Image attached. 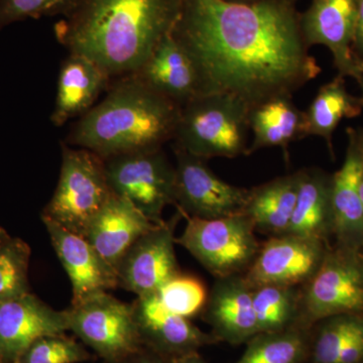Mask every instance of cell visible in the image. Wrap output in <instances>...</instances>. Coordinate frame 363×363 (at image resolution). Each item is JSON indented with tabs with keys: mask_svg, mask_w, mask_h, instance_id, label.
Segmentation results:
<instances>
[{
	"mask_svg": "<svg viewBox=\"0 0 363 363\" xmlns=\"http://www.w3.org/2000/svg\"><path fill=\"white\" fill-rule=\"evenodd\" d=\"M300 18L297 0H183L172 35L192 61L199 96L228 95L250 109L321 73Z\"/></svg>",
	"mask_w": 363,
	"mask_h": 363,
	"instance_id": "cell-1",
	"label": "cell"
},
{
	"mask_svg": "<svg viewBox=\"0 0 363 363\" xmlns=\"http://www.w3.org/2000/svg\"><path fill=\"white\" fill-rule=\"evenodd\" d=\"M183 0H70L55 35L111 78L135 73L172 33Z\"/></svg>",
	"mask_w": 363,
	"mask_h": 363,
	"instance_id": "cell-2",
	"label": "cell"
},
{
	"mask_svg": "<svg viewBox=\"0 0 363 363\" xmlns=\"http://www.w3.org/2000/svg\"><path fill=\"white\" fill-rule=\"evenodd\" d=\"M181 108L135 75L124 76L111 85L100 104L74 124L67 142L104 160L162 149L174 140Z\"/></svg>",
	"mask_w": 363,
	"mask_h": 363,
	"instance_id": "cell-3",
	"label": "cell"
},
{
	"mask_svg": "<svg viewBox=\"0 0 363 363\" xmlns=\"http://www.w3.org/2000/svg\"><path fill=\"white\" fill-rule=\"evenodd\" d=\"M250 107L228 95H201L181 108L176 149L206 160L248 155Z\"/></svg>",
	"mask_w": 363,
	"mask_h": 363,
	"instance_id": "cell-4",
	"label": "cell"
},
{
	"mask_svg": "<svg viewBox=\"0 0 363 363\" xmlns=\"http://www.w3.org/2000/svg\"><path fill=\"white\" fill-rule=\"evenodd\" d=\"M113 194L101 157L62 143L58 184L43 211L42 220L54 222L85 238L91 223Z\"/></svg>",
	"mask_w": 363,
	"mask_h": 363,
	"instance_id": "cell-5",
	"label": "cell"
},
{
	"mask_svg": "<svg viewBox=\"0 0 363 363\" xmlns=\"http://www.w3.org/2000/svg\"><path fill=\"white\" fill-rule=\"evenodd\" d=\"M185 229L176 242L188 250L216 279L247 272L260 245L247 215L217 219L185 217Z\"/></svg>",
	"mask_w": 363,
	"mask_h": 363,
	"instance_id": "cell-6",
	"label": "cell"
},
{
	"mask_svg": "<svg viewBox=\"0 0 363 363\" xmlns=\"http://www.w3.org/2000/svg\"><path fill=\"white\" fill-rule=\"evenodd\" d=\"M69 331L104 362H116L143 348L133 305L107 292L86 298L65 310Z\"/></svg>",
	"mask_w": 363,
	"mask_h": 363,
	"instance_id": "cell-7",
	"label": "cell"
},
{
	"mask_svg": "<svg viewBox=\"0 0 363 363\" xmlns=\"http://www.w3.org/2000/svg\"><path fill=\"white\" fill-rule=\"evenodd\" d=\"M114 194L125 198L154 223L175 204V167L162 149L138 150L104 160Z\"/></svg>",
	"mask_w": 363,
	"mask_h": 363,
	"instance_id": "cell-8",
	"label": "cell"
},
{
	"mask_svg": "<svg viewBox=\"0 0 363 363\" xmlns=\"http://www.w3.org/2000/svg\"><path fill=\"white\" fill-rule=\"evenodd\" d=\"M363 313V259L357 250L327 252L300 297L304 326L337 315Z\"/></svg>",
	"mask_w": 363,
	"mask_h": 363,
	"instance_id": "cell-9",
	"label": "cell"
},
{
	"mask_svg": "<svg viewBox=\"0 0 363 363\" xmlns=\"http://www.w3.org/2000/svg\"><path fill=\"white\" fill-rule=\"evenodd\" d=\"M175 205L183 217L217 219L243 214L248 190L221 180L205 160L176 149Z\"/></svg>",
	"mask_w": 363,
	"mask_h": 363,
	"instance_id": "cell-10",
	"label": "cell"
},
{
	"mask_svg": "<svg viewBox=\"0 0 363 363\" xmlns=\"http://www.w3.org/2000/svg\"><path fill=\"white\" fill-rule=\"evenodd\" d=\"M182 217L178 210L169 221L157 224L131 245L116 269L118 286L143 297L157 294L181 274L175 253V229Z\"/></svg>",
	"mask_w": 363,
	"mask_h": 363,
	"instance_id": "cell-11",
	"label": "cell"
},
{
	"mask_svg": "<svg viewBox=\"0 0 363 363\" xmlns=\"http://www.w3.org/2000/svg\"><path fill=\"white\" fill-rule=\"evenodd\" d=\"M326 253L321 240L292 234L272 236L259 247L245 278L252 289L306 284L321 267Z\"/></svg>",
	"mask_w": 363,
	"mask_h": 363,
	"instance_id": "cell-12",
	"label": "cell"
},
{
	"mask_svg": "<svg viewBox=\"0 0 363 363\" xmlns=\"http://www.w3.org/2000/svg\"><path fill=\"white\" fill-rule=\"evenodd\" d=\"M131 305L143 347L166 359L218 342L213 334L205 333L188 318L169 312L157 294L138 297Z\"/></svg>",
	"mask_w": 363,
	"mask_h": 363,
	"instance_id": "cell-13",
	"label": "cell"
},
{
	"mask_svg": "<svg viewBox=\"0 0 363 363\" xmlns=\"http://www.w3.org/2000/svg\"><path fill=\"white\" fill-rule=\"evenodd\" d=\"M357 0H312L301 13L303 38L308 48L323 45L333 55L339 75L357 78L360 62L353 52Z\"/></svg>",
	"mask_w": 363,
	"mask_h": 363,
	"instance_id": "cell-14",
	"label": "cell"
},
{
	"mask_svg": "<svg viewBox=\"0 0 363 363\" xmlns=\"http://www.w3.org/2000/svg\"><path fill=\"white\" fill-rule=\"evenodd\" d=\"M69 331L66 311H56L32 293L0 302V358L16 363L38 339Z\"/></svg>",
	"mask_w": 363,
	"mask_h": 363,
	"instance_id": "cell-15",
	"label": "cell"
},
{
	"mask_svg": "<svg viewBox=\"0 0 363 363\" xmlns=\"http://www.w3.org/2000/svg\"><path fill=\"white\" fill-rule=\"evenodd\" d=\"M52 247L70 279L72 304L118 286L116 269L107 264L84 236L49 220H43Z\"/></svg>",
	"mask_w": 363,
	"mask_h": 363,
	"instance_id": "cell-16",
	"label": "cell"
},
{
	"mask_svg": "<svg viewBox=\"0 0 363 363\" xmlns=\"http://www.w3.org/2000/svg\"><path fill=\"white\" fill-rule=\"evenodd\" d=\"M202 317L218 342L240 345L259 334L252 289L241 274L216 279Z\"/></svg>",
	"mask_w": 363,
	"mask_h": 363,
	"instance_id": "cell-17",
	"label": "cell"
},
{
	"mask_svg": "<svg viewBox=\"0 0 363 363\" xmlns=\"http://www.w3.org/2000/svg\"><path fill=\"white\" fill-rule=\"evenodd\" d=\"M363 173V138L350 131V145L341 169L331 178L333 229L341 247L363 245V205L360 181Z\"/></svg>",
	"mask_w": 363,
	"mask_h": 363,
	"instance_id": "cell-18",
	"label": "cell"
},
{
	"mask_svg": "<svg viewBox=\"0 0 363 363\" xmlns=\"http://www.w3.org/2000/svg\"><path fill=\"white\" fill-rule=\"evenodd\" d=\"M155 225L128 200L113 194L91 223L85 238L116 269L131 245Z\"/></svg>",
	"mask_w": 363,
	"mask_h": 363,
	"instance_id": "cell-19",
	"label": "cell"
},
{
	"mask_svg": "<svg viewBox=\"0 0 363 363\" xmlns=\"http://www.w3.org/2000/svg\"><path fill=\"white\" fill-rule=\"evenodd\" d=\"M131 75L181 107L199 96L197 74L192 61L172 33L162 40L145 64Z\"/></svg>",
	"mask_w": 363,
	"mask_h": 363,
	"instance_id": "cell-20",
	"label": "cell"
},
{
	"mask_svg": "<svg viewBox=\"0 0 363 363\" xmlns=\"http://www.w3.org/2000/svg\"><path fill=\"white\" fill-rule=\"evenodd\" d=\"M111 77L94 62L77 54H70L60 69L56 101L51 121L62 126L81 117L95 106L104 91L111 87Z\"/></svg>",
	"mask_w": 363,
	"mask_h": 363,
	"instance_id": "cell-21",
	"label": "cell"
},
{
	"mask_svg": "<svg viewBox=\"0 0 363 363\" xmlns=\"http://www.w3.org/2000/svg\"><path fill=\"white\" fill-rule=\"evenodd\" d=\"M248 123L253 135L248 155L267 147H281L288 160L289 145L306 138L304 111L296 106L291 95L271 98L252 107Z\"/></svg>",
	"mask_w": 363,
	"mask_h": 363,
	"instance_id": "cell-22",
	"label": "cell"
},
{
	"mask_svg": "<svg viewBox=\"0 0 363 363\" xmlns=\"http://www.w3.org/2000/svg\"><path fill=\"white\" fill-rule=\"evenodd\" d=\"M298 185L300 171L248 190L243 214L252 222L255 231L272 236L286 233L297 200Z\"/></svg>",
	"mask_w": 363,
	"mask_h": 363,
	"instance_id": "cell-23",
	"label": "cell"
},
{
	"mask_svg": "<svg viewBox=\"0 0 363 363\" xmlns=\"http://www.w3.org/2000/svg\"><path fill=\"white\" fill-rule=\"evenodd\" d=\"M333 228L331 179L317 169L300 171V185L290 225L286 234L323 241Z\"/></svg>",
	"mask_w": 363,
	"mask_h": 363,
	"instance_id": "cell-24",
	"label": "cell"
},
{
	"mask_svg": "<svg viewBox=\"0 0 363 363\" xmlns=\"http://www.w3.org/2000/svg\"><path fill=\"white\" fill-rule=\"evenodd\" d=\"M362 98L351 95L346 89L343 76L320 88L312 104L304 111L305 136H320L332 152V135L343 118L362 113Z\"/></svg>",
	"mask_w": 363,
	"mask_h": 363,
	"instance_id": "cell-25",
	"label": "cell"
},
{
	"mask_svg": "<svg viewBox=\"0 0 363 363\" xmlns=\"http://www.w3.org/2000/svg\"><path fill=\"white\" fill-rule=\"evenodd\" d=\"M296 286L264 285L252 289V303L259 333L286 330L300 313Z\"/></svg>",
	"mask_w": 363,
	"mask_h": 363,
	"instance_id": "cell-26",
	"label": "cell"
},
{
	"mask_svg": "<svg viewBox=\"0 0 363 363\" xmlns=\"http://www.w3.org/2000/svg\"><path fill=\"white\" fill-rule=\"evenodd\" d=\"M309 346L302 328L259 333L247 342L235 363H303Z\"/></svg>",
	"mask_w": 363,
	"mask_h": 363,
	"instance_id": "cell-27",
	"label": "cell"
},
{
	"mask_svg": "<svg viewBox=\"0 0 363 363\" xmlns=\"http://www.w3.org/2000/svg\"><path fill=\"white\" fill-rule=\"evenodd\" d=\"M363 332V313L327 318L311 348L314 363H334L341 350Z\"/></svg>",
	"mask_w": 363,
	"mask_h": 363,
	"instance_id": "cell-28",
	"label": "cell"
},
{
	"mask_svg": "<svg viewBox=\"0 0 363 363\" xmlns=\"http://www.w3.org/2000/svg\"><path fill=\"white\" fill-rule=\"evenodd\" d=\"M30 248L20 238H9L0 247V302L30 293Z\"/></svg>",
	"mask_w": 363,
	"mask_h": 363,
	"instance_id": "cell-29",
	"label": "cell"
},
{
	"mask_svg": "<svg viewBox=\"0 0 363 363\" xmlns=\"http://www.w3.org/2000/svg\"><path fill=\"white\" fill-rule=\"evenodd\" d=\"M157 295L169 312L188 319L202 313L208 298L201 281L182 274L169 281Z\"/></svg>",
	"mask_w": 363,
	"mask_h": 363,
	"instance_id": "cell-30",
	"label": "cell"
},
{
	"mask_svg": "<svg viewBox=\"0 0 363 363\" xmlns=\"http://www.w3.org/2000/svg\"><path fill=\"white\" fill-rule=\"evenodd\" d=\"M90 359L84 344L64 333L38 339L16 363H84Z\"/></svg>",
	"mask_w": 363,
	"mask_h": 363,
	"instance_id": "cell-31",
	"label": "cell"
},
{
	"mask_svg": "<svg viewBox=\"0 0 363 363\" xmlns=\"http://www.w3.org/2000/svg\"><path fill=\"white\" fill-rule=\"evenodd\" d=\"M70 0H0V30L11 23L61 13Z\"/></svg>",
	"mask_w": 363,
	"mask_h": 363,
	"instance_id": "cell-32",
	"label": "cell"
},
{
	"mask_svg": "<svg viewBox=\"0 0 363 363\" xmlns=\"http://www.w3.org/2000/svg\"><path fill=\"white\" fill-rule=\"evenodd\" d=\"M334 363H363V332L341 350Z\"/></svg>",
	"mask_w": 363,
	"mask_h": 363,
	"instance_id": "cell-33",
	"label": "cell"
},
{
	"mask_svg": "<svg viewBox=\"0 0 363 363\" xmlns=\"http://www.w3.org/2000/svg\"><path fill=\"white\" fill-rule=\"evenodd\" d=\"M352 49L358 61L363 62V0H357V23Z\"/></svg>",
	"mask_w": 363,
	"mask_h": 363,
	"instance_id": "cell-34",
	"label": "cell"
},
{
	"mask_svg": "<svg viewBox=\"0 0 363 363\" xmlns=\"http://www.w3.org/2000/svg\"><path fill=\"white\" fill-rule=\"evenodd\" d=\"M104 363H168V359L157 354L154 351L143 347L142 350L133 353L130 357H124L123 359Z\"/></svg>",
	"mask_w": 363,
	"mask_h": 363,
	"instance_id": "cell-35",
	"label": "cell"
},
{
	"mask_svg": "<svg viewBox=\"0 0 363 363\" xmlns=\"http://www.w3.org/2000/svg\"><path fill=\"white\" fill-rule=\"evenodd\" d=\"M168 363H207L201 357L199 353L194 352L190 354L183 355V357L173 358V359L168 360Z\"/></svg>",
	"mask_w": 363,
	"mask_h": 363,
	"instance_id": "cell-36",
	"label": "cell"
},
{
	"mask_svg": "<svg viewBox=\"0 0 363 363\" xmlns=\"http://www.w3.org/2000/svg\"><path fill=\"white\" fill-rule=\"evenodd\" d=\"M9 238H11V236L6 233V231L4 230L2 227H0V247H1L2 245H4V243H6V241L9 240Z\"/></svg>",
	"mask_w": 363,
	"mask_h": 363,
	"instance_id": "cell-37",
	"label": "cell"
},
{
	"mask_svg": "<svg viewBox=\"0 0 363 363\" xmlns=\"http://www.w3.org/2000/svg\"><path fill=\"white\" fill-rule=\"evenodd\" d=\"M357 79L358 81H359L360 84H362L363 90V62H360L359 68H358V74Z\"/></svg>",
	"mask_w": 363,
	"mask_h": 363,
	"instance_id": "cell-38",
	"label": "cell"
},
{
	"mask_svg": "<svg viewBox=\"0 0 363 363\" xmlns=\"http://www.w3.org/2000/svg\"><path fill=\"white\" fill-rule=\"evenodd\" d=\"M226 1L236 2V4H253V2L259 1V0H226Z\"/></svg>",
	"mask_w": 363,
	"mask_h": 363,
	"instance_id": "cell-39",
	"label": "cell"
},
{
	"mask_svg": "<svg viewBox=\"0 0 363 363\" xmlns=\"http://www.w3.org/2000/svg\"><path fill=\"white\" fill-rule=\"evenodd\" d=\"M360 198H362V202L363 205V173L362 176V181H360Z\"/></svg>",
	"mask_w": 363,
	"mask_h": 363,
	"instance_id": "cell-40",
	"label": "cell"
},
{
	"mask_svg": "<svg viewBox=\"0 0 363 363\" xmlns=\"http://www.w3.org/2000/svg\"><path fill=\"white\" fill-rule=\"evenodd\" d=\"M0 363H6L4 362V360L1 359V358H0Z\"/></svg>",
	"mask_w": 363,
	"mask_h": 363,
	"instance_id": "cell-41",
	"label": "cell"
}]
</instances>
